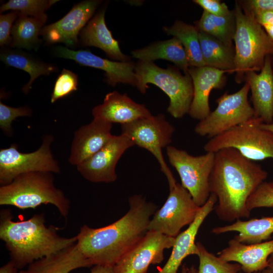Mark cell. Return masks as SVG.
<instances>
[{
    "mask_svg": "<svg viewBox=\"0 0 273 273\" xmlns=\"http://www.w3.org/2000/svg\"><path fill=\"white\" fill-rule=\"evenodd\" d=\"M128 202L129 210L113 223L96 229L80 227L76 244L93 266H113L148 231L158 206L140 195L130 197Z\"/></svg>",
    "mask_w": 273,
    "mask_h": 273,
    "instance_id": "1",
    "label": "cell"
},
{
    "mask_svg": "<svg viewBox=\"0 0 273 273\" xmlns=\"http://www.w3.org/2000/svg\"><path fill=\"white\" fill-rule=\"evenodd\" d=\"M267 176L260 165L235 149L215 152L209 185L210 194L217 199L214 209L218 218L228 222L248 218L251 212L246 206L247 200Z\"/></svg>",
    "mask_w": 273,
    "mask_h": 273,
    "instance_id": "2",
    "label": "cell"
},
{
    "mask_svg": "<svg viewBox=\"0 0 273 273\" xmlns=\"http://www.w3.org/2000/svg\"><path fill=\"white\" fill-rule=\"evenodd\" d=\"M9 209L0 216V239L4 242L10 260L19 269L76 243L77 236L66 238L57 234L59 229L45 225L44 214H35L25 220L15 221Z\"/></svg>",
    "mask_w": 273,
    "mask_h": 273,
    "instance_id": "3",
    "label": "cell"
},
{
    "mask_svg": "<svg viewBox=\"0 0 273 273\" xmlns=\"http://www.w3.org/2000/svg\"><path fill=\"white\" fill-rule=\"evenodd\" d=\"M70 203L63 192L55 186L51 172L33 171L23 173L11 183L0 187L1 205L13 206L25 210L50 204L67 218Z\"/></svg>",
    "mask_w": 273,
    "mask_h": 273,
    "instance_id": "4",
    "label": "cell"
},
{
    "mask_svg": "<svg viewBox=\"0 0 273 273\" xmlns=\"http://www.w3.org/2000/svg\"><path fill=\"white\" fill-rule=\"evenodd\" d=\"M235 80L241 83L246 73L259 71L267 56H273V42L254 17L244 12L236 1Z\"/></svg>",
    "mask_w": 273,
    "mask_h": 273,
    "instance_id": "5",
    "label": "cell"
},
{
    "mask_svg": "<svg viewBox=\"0 0 273 273\" xmlns=\"http://www.w3.org/2000/svg\"><path fill=\"white\" fill-rule=\"evenodd\" d=\"M134 72L138 79L136 87L142 94L148 84L160 88L169 97L167 112L174 118H180L189 113L194 95L192 78L188 73L183 75L177 67L162 68L153 62L139 61Z\"/></svg>",
    "mask_w": 273,
    "mask_h": 273,
    "instance_id": "6",
    "label": "cell"
},
{
    "mask_svg": "<svg viewBox=\"0 0 273 273\" xmlns=\"http://www.w3.org/2000/svg\"><path fill=\"white\" fill-rule=\"evenodd\" d=\"M260 118L253 117L215 136L204 145L206 152L215 153L228 148L237 150L252 161L273 159V133L260 126Z\"/></svg>",
    "mask_w": 273,
    "mask_h": 273,
    "instance_id": "7",
    "label": "cell"
},
{
    "mask_svg": "<svg viewBox=\"0 0 273 273\" xmlns=\"http://www.w3.org/2000/svg\"><path fill=\"white\" fill-rule=\"evenodd\" d=\"M249 84L245 82L237 92H225L216 102V109L199 121L194 128L196 133L211 139L254 117L248 99Z\"/></svg>",
    "mask_w": 273,
    "mask_h": 273,
    "instance_id": "8",
    "label": "cell"
},
{
    "mask_svg": "<svg viewBox=\"0 0 273 273\" xmlns=\"http://www.w3.org/2000/svg\"><path fill=\"white\" fill-rule=\"evenodd\" d=\"M166 154L171 165L177 172L181 185L188 190L200 207L208 200L210 192L209 180L212 170L215 153L206 152L193 156L186 151L172 146L166 147Z\"/></svg>",
    "mask_w": 273,
    "mask_h": 273,
    "instance_id": "9",
    "label": "cell"
},
{
    "mask_svg": "<svg viewBox=\"0 0 273 273\" xmlns=\"http://www.w3.org/2000/svg\"><path fill=\"white\" fill-rule=\"evenodd\" d=\"M53 140L52 135H44L40 147L30 153L20 152L16 144H12L8 148L1 149V186L8 185L18 175L29 172L59 173L61 168L51 148Z\"/></svg>",
    "mask_w": 273,
    "mask_h": 273,
    "instance_id": "10",
    "label": "cell"
},
{
    "mask_svg": "<svg viewBox=\"0 0 273 273\" xmlns=\"http://www.w3.org/2000/svg\"><path fill=\"white\" fill-rule=\"evenodd\" d=\"M168 185V196L152 216L148 230L175 238L183 227L194 221L201 207L181 184L175 181Z\"/></svg>",
    "mask_w": 273,
    "mask_h": 273,
    "instance_id": "11",
    "label": "cell"
},
{
    "mask_svg": "<svg viewBox=\"0 0 273 273\" xmlns=\"http://www.w3.org/2000/svg\"><path fill=\"white\" fill-rule=\"evenodd\" d=\"M121 134L140 147L149 151L158 161L168 182L175 180L168 167L162 149L169 146L175 128L163 114L151 116L121 125Z\"/></svg>",
    "mask_w": 273,
    "mask_h": 273,
    "instance_id": "12",
    "label": "cell"
},
{
    "mask_svg": "<svg viewBox=\"0 0 273 273\" xmlns=\"http://www.w3.org/2000/svg\"><path fill=\"white\" fill-rule=\"evenodd\" d=\"M175 238L148 231L143 238L113 266L115 273H147L151 264L161 263L165 249L172 247Z\"/></svg>",
    "mask_w": 273,
    "mask_h": 273,
    "instance_id": "13",
    "label": "cell"
},
{
    "mask_svg": "<svg viewBox=\"0 0 273 273\" xmlns=\"http://www.w3.org/2000/svg\"><path fill=\"white\" fill-rule=\"evenodd\" d=\"M134 143L121 133L113 135L99 151L76 166L79 173L92 183H113L117 180L116 166L121 156Z\"/></svg>",
    "mask_w": 273,
    "mask_h": 273,
    "instance_id": "14",
    "label": "cell"
},
{
    "mask_svg": "<svg viewBox=\"0 0 273 273\" xmlns=\"http://www.w3.org/2000/svg\"><path fill=\"white\" fill-rule=\"evenodd\" d=\"M101 1H84L75 5L59 21L44 26L40 34L50 44L63 43L75 47L78 43V35L92 17Z\"/></svg>",
    "mask_w": 273,
    "mask_h": 273,
    "instance_id": "15",
    "label": "cell"
},
{
    "mask_svg": "<svg viewBox=\"0 0 273 273\" xmlns=\"http://www.w3.org/2000/svg\"><path fill=\"white\" fill-rule=\"evenodd\" d=\"M54 51L55 55L59 58L72 60L81 65L104 71L106 81L110 85L114 86L123 83L137 86L135 64L132 62L111 61L98 57L88 50L75 51L62 46H58Z\"/></svg>",
    "mask_w": 273,
    "mask_h": 273,
    "instance_id": "16",
    "label": "cell"
},
{
    "mask_svg": "<svg viewBox=\"0 0 273 273\" xmlns=\"http://www.w3.org/2000/svg\"><path fill=\"white\" fill-rule=\"evenodd\" d=\"M226 71L208 66L190 67L188 73L193 84L194 95L189 114L199 120L211 112L209 96L213 89L223 88L226 83Z\"/></svg>",
    "mask_w": 273,
    "mask_h": 273,
    "instance_id": "17",
    "label": "cell"
},
{
    "mask_svg": "<svg viewBox=\"0 0 273 273\" xmlns=\"http://www.w3.org/2000/svg\"><path fill=\"white\" fill-rule=\"evenodd\" d=\"M112 128V123L94 118L81 126L74 132L69 162L77 166L96 153L113 136Z\"/></svg>",
    "mask_w": 273,
    "mask_h": 273,
    "instance_id": "18",
    "label": "cell"
},
{
    "mask_svg": "<svg viewBox=\"0 0 273 273\" xmlns=\"http://www.w3.org/2000/svg\"><path fill=\"white\" fill-rule=\"evenodd\" d=\"M251 92L254 117L264 123L273 122V66L271 56H267L259 73H246L244 79Z\"/></svg>",
    "mask_w": 273,
    "mask_h": 273,
    "instance_id": "19",
    "label": "cell"
},
{
    "mask_svg": "<svg viewBox=\"0 0 273 273\" xmlns=\"http://www.w3.org/2000/svg\"><path fill=\"white\" fill-rule=\"evenodd\" d=\"M272 253L273 240L245 244L233 238L218 253V257L226 262L239 263L244 273H254L268 267V259Z\"/></svg>",
    "mask_w": 273,
    "mask_h": 273,
    "instance_id": "20",
    "label": "cell"
},
{
    "mask_svg": "<svg viewBox=\"0 0 273 273\" xmlns=\"http://www.w3.org/2000/svg\"><path fill=\"white\" fill-rule=\"evenodd\" d=\"M92 114L94 118L121 125L152 115L145 105L137 103L126 94L117 91L108 93L103 103L93 109Z\"/></svg>",
    "mask_w": 273,
    "mask_h": 273,
    "instance_id": "21",
    "label": "cell"
},
{
    "mask_svg": "<svg viewBox=\"0 0 273 273\" xmlns=\"http://www.w3.org/2000/svg\"><path fill=\"white\" fill-rule=\"evenodd\" d=\"M217 201L215 195L211 194L206 203L201 207L194 221L184 232L175 237L169 258L163 267L157 273H177L183 260L188 256L196 255L198 249L195 243L199 228Z\"/></svg>",
    "mask_w": 273,
    "mask_h": 273,
    "instance_id": "22",
    "label": "cell"
},
{
    "mask_svg": "<svg viewBox=\"0 0 273 273\" xmlns=\"http://www.w3.org/2000/svg\"><path fill=\"white\" fill-rule=\"evenodd\" d=\"M105 13V9L98 12L81 30L79 33L81 44L98 48L113 60L130 61L129 57L122 53L118 41L113 37L106 26Z\"/></svg>",
    "mask_w": 273,
    "mask_h": 273,
    "instance_id": "23",
    "label": "cell"
},
{
    "mask_svg": "<svg viewBox=\"0 0 273 273\" xmlns=\"http://www.w3.org/2000/svg\"><path fill=\"white\" fill-rule=\"evenodd\" d=\"M93 266L80 251L76 243L49 256L36 260L19 273H70Z\"/></svg>",
    "mask_w": 273,
    "mask_h": 273,
    "instance_id": "24",
    "label": "cell"
},
{
    "mask_svg": "<svg viewBox=\"0 0 273 273\" xmlns=\"http://www.w3.org/2000/svg\"><path fill=\"white\" fill-rule=\"evenodd\" d=\"M229 232L239 233L234 238L245 244L263 242L273 234V216L248 220L238 219L231 224L215 227L212 230V232L216 235Z\"/></svg>",
    "mask_w": 273,
    "mask_h": 273,
    "instance_id": "25",
    "label": "cell"
},
{
    "mask_svg": "<svg viewBox=\"0 0 273 273\" xmlns=\"http://www.w3.org/2000/svg\"><path fill=\"white\" fill-rule=\"evenodd\" d=\"M131 55L141 61L153 62L158 59L169 61L185 73H188L190 67L185 49L179 40L175 37L134 50Z\"/></svg>",
    "mask_w": 273,
    "mask_h": 273,
    "instance_id": "26",
    "label": "cell"
},
{
    "mask_svg": "<svg viewBox=\"0 0 273 273\" xmlns=\"http://www.w3.org/2000/svg\"><path fill=\"white\" fill-rule=\"evenodd\" d=\"M0 59L7 66L15 67L27 72L29 81L22 88L28 94L35 79L41 75H49L57 72L58 68L53 64L46 63L27 52L19 50L3 49L0 53Z\"/></svg>",
    "mask_w": 273,
    "mask_h": 273,
    "instance_id": "27",
    "label": "cell"
},
{
    "mask_svg": "<svg viewBox=\"0 0 273 273\" xmlns=\"http://www.w3.org/2000/svg\"><path fill=\"white\" fill-rule=\"evenodd\" d=\"M199 39L206 66L235 72V48L199 31Z\"/></svg>",
    "mask_w": 273,
    "mask_h": 273,
    "instance_id": "28",
    "label": "cell"
},
{
    "mask_svg": "<svg viewBox=\"0 0 273 273\" xmlns=\"http://www.w3.org/2000/svg\"><path fill=\"white\" fill-rule=\"evenodd\" d=\"M195 26L198 31L206 33L230 46H233L236 21L233 10L228 15L218 16L203 11Z\"/></svg>",
    "mask_w": 273,
    "mask_h": 273,
    "instance_id": "29",
    "label": "cell"
},
{
    "mask_svg": "<svg viewBox=\"0 0 273 273\" xmlns=\"http://www.w3.org/2000/svg\"><path fill=\"white\" fill-rule=\"evenodd\" d=\"M44 24L34 17L19 15L12 29L10 46L37 51L42 41L38 36Z\"/></svg>",
    "mask_w": 273,
    "mask_h": 273,
    "instance_id": "30",
    "label": "cell"
},
{
    "mask_svg": "<svg viewBox=\"0 0 273 273\" xmlns=\"http://www.w3.org/2000/svg\"><path fill=\"white\" fill-rule=\"evenodd\" d=\"M163 30L168 35L173 36L181 42L190 67L206 66L201 50L199 31L195 26L177 20L171 27H164Z\"/></svg>",
    "mask_w": 273,
    "mask_h": 273,
    "instance_id": "31",
    "label": "cell"
},
{
    "mask_svg": "<svg viewBox=\"0 0 273 273\" xmlns=\"http://www.w3.org/2000/svg\"><path fill=\"white\" fill-rule=\"evenodd\" d=\"M55 0H10L1 6V13L8 10L17 11L19 15L39 19L44 22L47 20L45 12L58 2Z\"/></svg>",
    "mask_w": 273,
    "mask_h": 273,
    "instance_id": "32",
    "label": "cell"
},
{
    "mask_svg": "<svg viewBox=\"0 0 273 273\" xmlns=\"http://www.w3.org/2000/svg\"><path fill=\"white\" fill-rule=\"evenodd\" d=\"M199 265L197 273H238L241 271L237 263L226 262L208 251L202 244L197 242Z\"/></svg>",
    "mask_w": 273,
    "mask_h": 273,
    "instance_id": "33",
    "label": "cell"
},
{
    "mask_svg": "<svg viewBox=\"0 0 273 273\" xmlns=\"http://www.w3.org/2000/svg\"><path fill=\"white\" fill-rule=\"evenodd\" d=\"M77 75L64 68L56 80L51 97V103L77 90Z\"/></svg>",
    "mask_w": 273,
    "mask_h": 273,
    "instance_id": "34",
    "label": "cell"
},
{
    "mask_svg": "<svg viewBox=\"0 0 273 273\" xmlns=\"http://www.w3.org/2000/svg\"><path fill=\"white\" fill-rule=\"evenodd\" d=\"M249 211L256 208L273 207V184L271 181L262 183L247 200Z\"/></svg>",
    "mask_w": 273,
    "mask_h": 273,
    "instance_id": "35",
    "label": "cell"
},
{
    "mask_svg": "<svg viewBox=\"0 0 273 273\" xmlns=\"http://www.w3.org/2000/svg\"><path fill=\"white\" fill-rule=\"evenodd\" d=\"M31 109L27 106L18 108L7 106L0 102V128L8 135L12 134V122L19 117L31 116Z\"/></svg>",
    "mask_w": 273,
    "mask_h": 273,
    "instance_id": "36",
    "label": "cell"
},
{
    "mask_svg": "<svg viewBox=\"0 0 273 273\" xmlns=\"http://www.w3.org/2000/svg\"><path fill=\"white\" fill-rule=\"evenodd\" d=\"M19 15L17 11H12L0 15V45L10 46L12 42L11 31L14 22Z\"/></svg>",
    "mask_w": 273,
    "mask_h": 273,
    "instance_id": "37",
    "label": "cell"
},
{
    "mask_svg": "<svg viewBox=\"0 0 273 273\" xmlns=\"http://www.w3.org/2000/svg\"><path fill=\"white\" fill-rule=\"evenodd\" d=\"M243 11L252 16L263 12L273 11V0L238 1Z\"/></svg>",
    "mask_w": 273,
    "mask_h": 273,
    "instance_id": "38",
    "label": "cell"
},
{
    "mask_svg": "<svg viewBox=\"0 0 273 273\" xmlns=\"http://www.w3.org/2000/svg\"><path fill=\"white\" fill-rule=\"evenodd\" d=\"M193 2L202 8L204 11L218 16H224L231 11L225 3L219 0H194Z\"/></svg>",
    "mask_w": 273,
    "mask_h": 273,
    "instance_id": "39",
    "label": "cell"
},
{
    "mask_svg": "<svg viewBox=\"0 0 273 273\" xmlns=\"http://www.w3.org/2000/svg\"><path fill=\"white\" fill-rule=\"evenodd\" d=\"M253 16L262 27L267 25L273 26V11L260 12Z\"/></svg>",
    "mask_w": 273,
    "mask_h": 273,
    "instance_id": "40",
    "label": "cell"
},
{
    "mask_svg": "<svg viewBox=\"0 0 273 273\" xmlns=\"http://www.w3.org/2000/svg\"><path fill=\"white\" fill-rule=\"evenodd\" d=\"M19 268L11 260L3 265L0 268V273H19Z\"/></svg>",
    "mask_w": 273,
    "mask_h": 273,
    "instance_id": "41",
    "label": "cell"
},
{
    "mask_svg": "<svg viewBox=\"0 0 273 273\" xmlns=\"http://www.w3.org/2000/svg\"><path fill=\"white\" fill-rule=\"evenodd\" d=\"M90 273H115L113 266L94 265L93 266Z\"/></svg>",
    "mask_w": 273,
    "mask_h": 273,
    "instance_id": "42",
    "label": "cell"
},
{
    "mask_svg": "<svg viewBox=\"0 0 273 273\" xmlns=\"http://www.w3.org/2000/svg\"><path fill=\"white\" fill-rule=\"evenodd\" d=\"M198 269L195 267L194 265L188 266L186 264H184L181 267V273H197Z\"/></svg>",
    "mask_w": 273,
    "mask_h": 273,
    "instance_id": "43",
    "label": "cell"
},
{
    "mask_svg": "<svg viewBox=\"0 0 273 273\" xmlns=\"http://www.w3.org/2000/svg\"><path fill=\"white\" fill-rule=\"evenodd\" d=\"M266 33L273 42V26L267 25L263 27Z\"/></svg>",
    "mask_w": 273,
    "mask_h": 273,
    "instance_id": "44",
    "label": "cell"
},
{
    "mask_svg": "<svg viewBox=\"0 0 273 273\" xmlns=\"http://www.w3.org/2000/svg\"><path fill=\"white\" fill-rule=\"evenodd\" d=\"M260 126L262 128L268 130L273 133V122L268 124L262 122L260 123Z\"/></svg>",
    "mask_w": 273,
    "mask_h": 273,
    "instance_id": "45",
    "label": "cell"
},
{
    "mask_svg": "<svg viewBox=\"0 0 273 273\" xmlns=\"http://www.w3.org/2000/svg\"><path fill=\"white\" fill-rule=\"evenodd\" d=\"M268 267L270 269L271 273H273V253L268 257Z\"/></svg>",
    "mask_w": 273,
    "mask_h": 273,
    "instance_id": "46",
    "label": "cell"
},
{
    "mask_svg": "<svg viewBox=\"0 0 273 273\" xmlns=\"http://www.w3.org/2000/svg\"><path fill=\"white\" fill-rule=\"evenodd\" d=\"M238 273H244V272H243L242 271H240ZM254 273H271V272L270 269L268 267H267L262 271H258L257 272H254Z\"/></svg>",
    "mask_w": 273,
    "mask_h": 273,
    "instance_id": "47",
    "label": "cell"
},
{
    "mask_svg": "<svg viewBox=\"0 0 273 273\" xmlns=\"http://www.w3.org/2000/svg\"><path fill=\"white\" fill-rule=\"evenodd\" d=\"M271 182H272V184H273V181H271Z\"/></svg>",
    "mask_w": 273,
    "mask_h": 273,
    "instance_id": "48",
    "label": "cell"
},
{
    "mask_svg": "<svg viewBox=\"0 0 273 273\" xmlns=\"http://www.w3.org/2000/svg\"><path fill=\"white\" fill-rule=\"evenodd\" d=\"M272 66H273V62H272Z\"/></svg>",
    "mask_w": 273,
    "mask_h": 273,
    "instance_id": "49",
    "label": "cell"
}]
</instances>
